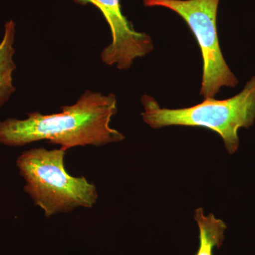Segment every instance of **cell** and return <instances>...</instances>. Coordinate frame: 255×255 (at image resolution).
Instances as JSON below:
<instances>
[{
	"label": "cell",
	"instance_id": "cell-1",
	"mask_svg": "<svg viewBox=\"0 0 255 255\" xmlns=\"http://www.w3.org/2000/svg\"><path fill=\"white\" fill-rule=\"evenodd\" d=\"M114 94L104 95L86 90L74 105L62 107L58 114L31 112L24 119L0 122V143L19 147L40 140L60 145L68 150L78 146L96 147L122 141L123 133L110 127L117 113Z\"/></svg>",
	"mask_w": 255,
	"mask_h": 255
},
{
	"label": "cell",
	"instance_id": "cell-5",
	"mask_svg": "<svg viewBox=\"0 0 255 255\" xmlns=\"http://www.w3.org/2000/svg\"><path fill=\"white\" fill-rule=\"evenodd\" d=\"M85 6L93 4L100 9L110 26L112 41L101 53L107 65H116L119 70L131 68L134 60L145 57L154 49L153 41L145 33L135 31L132 23L122 13L121 0H72Z\"/></svg>",
	"mask_w": 255,
	"mask_h": 255
},
{
	"label": "cell",
	"instance_id": "cell-7",
	"mask_svg": "<svg viewBox=\"0 0 255 255\" xmlns=\"http://www.w3.org/2000/svg\"><path fill=\"white\" fill-rule=\"evenodd\" d=\"M194 219L199 226L200 241L196 255H214V248L216 247L219 249L222 246L227 226L212 214L206 216L201 208L196 210Z\"/></svg>",
	"mask_w": 255,
	"mask_h": 255
},
{
	"label": "cell",
	"instance_id": "cell-2",
	"mask_svg": "<svg viewBox=\"0 0 255 255\" xmlns=\"http://www.w3.org/2000/svg\"><path fill=\"white\" fill-rule=\"evenodd\" d=\"M66 151L36 147L24 151L16 159L26 184L23 190L47 218L78 208L92 209L97 204V187L82 176L73 177L65 168Z\"/></svg>",
	"mask_w": 255,
	"mask_h": 255
},
{
	"label": "cell",
	"instance_id": "cell-4",
	"mask_svg": "<svg viewBox=\"0 0 255 255\" xmlns=\"http://www.w3.org/2000/svg\"><path fill=\"white\" fill-rule=\"evenodd\" d=\"M220 0H143L148 7L162 6L177 13L195 36L202 54L200 95L214 98L222 87H236L239 80L230 69L220 47L217 14Z\"/></svg>",
	"mask_w": 255,
	"mask_h": 255
},
{
	"label": "cell",
	"instance_id": "cell-3",
	"mask_svg": "<svg viewBox=\"0 0 255 255\" xmlns=\"http://www.w3.org/2000/svg\"><path fill=\"white\" fill-rule=\"evenodd\" d=\"M142 120L152 128L182 126L203 127L222 137L228 153L239 148L238 130L249 128L255 122V75L238 95L227 100L204 99L200 104L188 108H162L153 97H141Z\"/></svg>",
	"mask_w": 255,
	"mask_h": 255
},
{
	"label": "cell",
	"instance_id": "cell-6",
	"mask_svg": "<svg viewBox=\"0 0 255 255\" xmlns=\"http://www.w3.org/2000/svg\"><path fill=\"white\" fill-rule=\"evenodd\" d=\"M16 24L9 20L4 25V35L0 42V107L9 100L16 91L13 73L16 69L14 60Z\"/></svg>",
	"mask_w": 255,
	"mask_h": 255
}]
</instances>
